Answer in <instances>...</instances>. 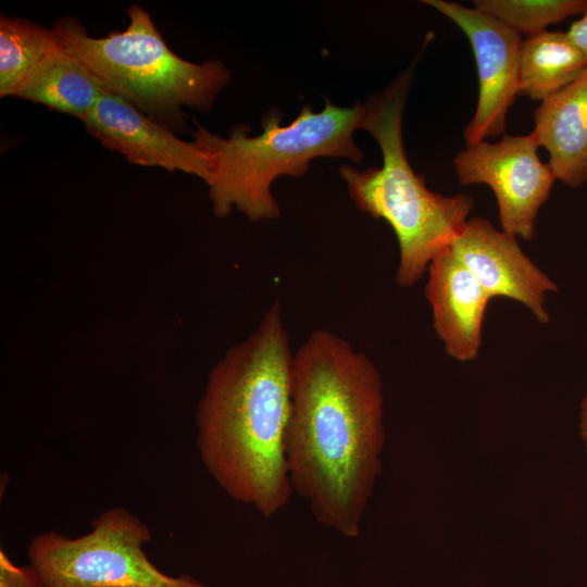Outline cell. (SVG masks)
<instances>
[{
  "label": "cell",
  "instance_id": "obj_1",
  "mask_svg": "<svg viewBox=\"0 0 587 587\" xmlns=\"http://www.w3.org/2000/svg\"><path fill=\"white\" fill-rule=\"evenodd\" d=\"M384 442L375 364L338 335L312 332L292 357L285 455L292 491L317 523L360 535Z\"/></svg>",
  "mask_w": 587,
  "mask_h": 587
},
{
  "label": "cell",
  "instance_id": "obj_2",
  "mask_svg": "<svg viewBox=\"0 0 587 587\" xmlns=\"http://www.w3.org/2000/svg\"><path fill=\"white\" fill-rule=\"evenodd\" d=\"M292 357L276 302L212 370L196 415L205 470L263 517L280 512L294 494L285 455Z\"/></svg>",
  "mask_w": 587,
  "mask_h": 587
},
{
  "label": "cell",
  "instance_id": "obj_3",
  "mask_svg": "<svg viewBox=\"0 0 587 587\" xmlns=\"http://www.w3.org/2000/svg\"><path fill=\"white\" fill-rule=\"evenodd\" d=\"M414 64L364 104L361 128L376 139L382 166L360 171L344 164L339 168L357 208L392 228L400 251L396 280L404 288L416 284L434 258L450 246L474 207V199L466 193L445 196L432 191L409 163L402 140V114Z\"/></svg>",
  "mask_w": 587,
  "mask_h": 587
},
{
  "label": "cell",
  "instance_id": "obj_4",
  "mask_svg": "<svg viewBox=\"0 0 587 587\" xmlns=\"http://www.w3.org/2000/svg\"><path fill=\"white\" fill-rule=\"evenodd\" d=\"M364 112V104L339 107L326 99L322 111L304 105L288 125H280L276 112L267 115L258 136H248L242 125L227 137L199 126L192 137L210 160L207 185L214 213L223 217L236 208L254 222L276 218L280 209L271 192L276 178L302 176L320 157L361 162L353 133Z\"/></svg>",
  "mask_w": 587,
  "mask_h": 587
},
{
  "label": "cell",
  "instance_id": "obj_5",
  "mask_svg": "<svg viewBox=\"0 0 587 587\" xmlns=\"http://www.w3.org/2000/svg\"><path fill=\"white\" fill-rule=\"evenodd\" d=\"M127 13L128 26L105 37L89 36L72 16L55 22L52 30L107 92L177 130L184 126V107L211 109L230 73L220 61L192 63L174 53L140 5Z\"/></svg>",
  "mask_w": 587,
  "mask_h": 587
},
{
  "label": "cell",
  "instance_id": "obj_6",
  "mask_svg": "<svg viewBox=\"0 0 587 587\" xmlns=\"http://www.w3.org/2000/svg\"><path fill=\"white\" fill-rule=\"evenodd\" d=\"M90 525L75 538L48 530L30 539L29 564L45 587H208L160 571L142 548L152 539L149 527L127 509L105 510Z\"/></svg>",
  "mask_w": 587,
  "mask_h": 587
},
{
  "label": "cell",
  "instance_id": "obj_7",
  "mask_svg": "<svg viewBox=\"0 0 587 587\" xmlns=\"http://www.w3.org/2000/svg\"><path fill=\"white\" fill-rule=\"evenodd\" d=\"M534 134H503L495 143L479 141L460 150L453 166L461 185L485 184L494 191L502 230L532 240L535 222L557 180L538 155Z\"/></svg>",
  "mask_w": 587,
  "mask_h": 587
},
{
  "label": "cell",
  "instance_id": "obj_8",
  "mask_svg": "<svg viewBox=\"0 0 587 587\" xmlns=\"http://www.w3.org/2000/svg\"><path fill=\"white\" fill-rule=\"evenodd\" d=\"M424 3L457 24L474 53L478 98L475 113L463 132L466 146L504 134L507 113L519 95L521 34L475 8L446 0Z\"/></svg>",
  "mask_w": 587,
  "mask_h": 587
},
{
  "label": "cell",
  "instance_id": "obj_9",
  "mask_svg": "<svg viewBox=\"0 0 587 587\" xmlns=\"http://www.w3.org/2000/svg\"><path fill=\"white\" fill-rule=\"evenodd\" d=\"M449 248L491 298H511L539 323L549 322L546 294L558 291V286L523 252L515 236L498 230L486 218L472 217Z\"/></svg>",
  "mask_w": 587,
  "mask_h": 587
},
{
  "label": "cell",
  "instance_id": "obj_10",
  "mask_svg": "<svg viewBox=\"0 0 587 587\" xmlns=\"http://www.w3.org/2000/svg\"><path fill=\"white\" fill-rule=\"evenodd\" d=\"M83 123L105 148L130 163L182 171L205 183L210 177L209 157L195 140H182L113 93H102Z\"/></svg>",
  "mask_w": 587,
  "mask_h": 587
},
{
  "label": "cell",
  "instance_id": "obj_11",
  "mask_svg": "<svg viewBox=\"0 0 587 587\" xmlns=\"http://www.w3.org/2000/svg\"><path fill=\"white\" fill-rule=\"evenodd\" d=\"M427 271L425 297L447 354L462 362L475 359L491 297L449 247L434 258Z\"/></svg>",
  "mask_w": 587,
  "mask_h": 587
},
{
  "label": "cell",
  "instance_id": "obj_12",
  "mask_svg": "<svg viewBox=\"0 0 587 587\" xmlns=\"http://www.w3.org/2000/svg\"><path fill=\"white\" fill-rule=\"evenodd\" d=\"M532 132L549 153L557 178L571 188L587 182V67L570 85L540 102Z\"/></svg>",
  "mask_w": 587,
  "mask_h": 587
},
{
  "label": "cell",
  "instance_id": "obj_13",
  "mask_svg": "<svg viewBox=\"0 0 587 587\" xmlns=\"http://www.w3.org/2000/svg\"><path fill=\"white\" fill-rule=\"evenodd\" d=\"M104 92L84 63L57 37L13 97L43 104L83 122Z\"/></svg>",
  "mask_w": 587,
  "mask_h": 587
},
{
  "label": "cell",
  "instance_id": "obj_14",
  "mask_svg": "<svg viewBox=\"0 0 587 587\" xmlns=\"http://www.w3.org/2000/svg\"><path fill=\"white\" fill-rule=\"evenodd\" d=\"M587 67V60L567 32L545 30L522 42L519 95L540 101L550 98Z\"/></svg>",
  "mask_w": 587,
  "mask_h": 587
},
{
  "label": "cell",
  "instance_id": "obj_15",
  "mask_svg": "<svg viewBox=\"0 0 587 587\" xmlns=\"http://www.w3.org/2000/svg\"><path fill=\"white\" fill-rule=\"evenodd\" d=\"M57 41V36L34 22L0 17V97L14 96L32 70Z\"/></svg>",
  "mask_w": 587,
  "mask_h": 587
},
{
  "label": "cell",
  "instance_id": "obj_16",
  "mask_svg": "<svg viewBox=\"0 0 587 587\" xmlns=\"http://www.w3.org/2000/svg\"><path fill=\"white\" fill-rule=\"evenodd\" d=\"M473 8L530 37L571 16L587 13V0H475Z\"/></svg>",
  "mask_w": 587,
  "mask_h": 587
},
{
  "label": "cell",
  "instance_id": "obj_17",
  "mask_svg": "<svg viewBox=\"0 0 587 587\" xmlns=\"http://www.w3.org/2000/svg\"><path fill=\"white\" fill-rule=\"evenodd\" d=\"M0 587H45V584L32 564L18 566L1 549Z\"/></svg>",
  "mask_w": 587,
  "mask_h": 587
},
{
  "label": "cell",
  "instance_id": "obj_18",
  "mask_svg": "<svg viewBox=\"0 0 587 587\" xmlns=\"http://www.w3.org/2000/svg\"><path fill=\"white\" fill-rule=\"evenodd\" d=\"M566 32L587 60V13L575 20Z\"/></svg>",
  "mask_w": 587,
  "mask_h": 587
},
{
  "label": "cell",
  "instance_id": "obj_19",
  "mask_svg": "<svg viewBox=\"0 0 587 587\" xmlns=\"http://www.w3.org/2000/svg\"><path fill=\"white\" fill-rule=\"evenodd\" d=\"M580 435L585 441V446L587 449V392L585 394L582 405H580Z\"/></svg>",
  "mask_w": 587,
  "mask_h": 587
}]
</instances>
